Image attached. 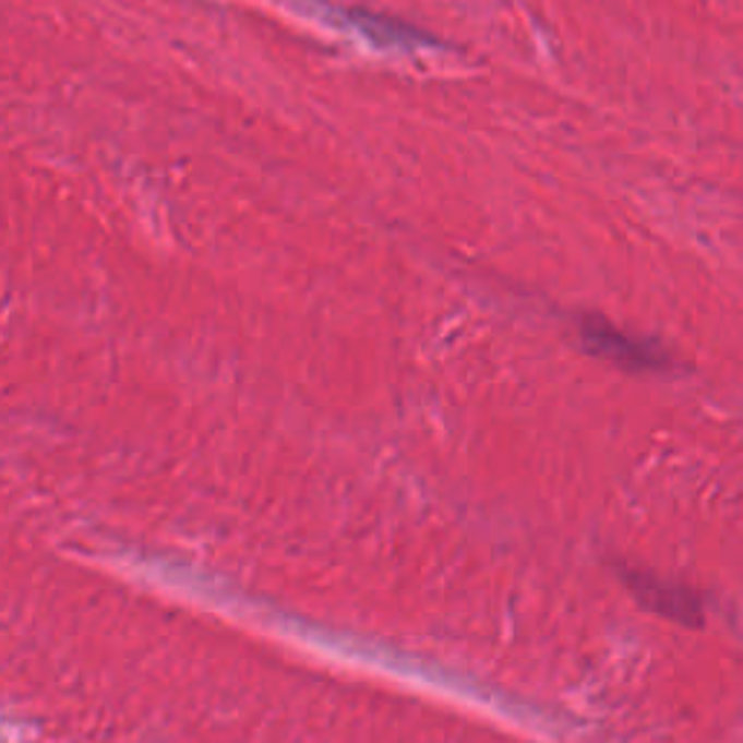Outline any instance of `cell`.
<instances>
[{"label":"cell","instance_id":"7a4b0ae2","mask_svg":"<svg viewBox=\"0 0 743 743\" xmlns=\"http://www.w3.org/2000/svg\"><path fill=\"white\" fill-rule=\"evenodd\" d=\"M578 334H582L584 346L598 355L619 363L633 372H648V369H662L668 363L666 351L659 349L654 340H642L633 334H624L622 328H615L601 316H584L578 323Z\"/></svg>","mask_w":743,"mask_h":743},{"label":"cell","instance_id":"6da1fadb","mask_svg":"<svg viewBox=\"0 0 743 743\" xmlns=\"http://www.w3.org/2000/svg\"><path fill=\"white\" fill-rule=\"evenodd\" d=\"M619 578L631 590V596L639 601L645 610L662 615L668 622L683 624V627H703L706 622V604L700 592H694L685 584L668 582L648 570L636 566H619Z\"/></svg>","mask_w":743,"mask_h":743}]
</instances>
